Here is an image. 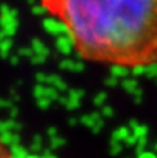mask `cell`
Masks as SVG:
<instances>
[{
  "label": "cell",
  "mask_w": 157,
  "mask_h": 158,
  "mask_svg": "<svg viewBox=\"0 0 157 158\" xmlns=\"http://www.w3.org/2000/svg\"><path fill=\"white\" fill-rule=\"evenodd\" d=\"M85 63L125 71L157 67V0H39Z\"/></svg>",
  "instance_id": "cell-1"
},
{
  "label": "cell",
  "mask_w": 157,
  "mask_h": 158,
  "mask_svg": "<svg viewBox=\"0 0 157 158\" xmlns=\"http://www.w3.org/2000/svg\"><path fill=\"white\" fill-rule=\"evenodd\" d=\"M0 158H14L10 146L3 140L2 136H0Z\"/></svg>",
  "instance_id": "cell-2"
}]
</instances>
